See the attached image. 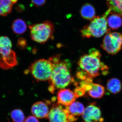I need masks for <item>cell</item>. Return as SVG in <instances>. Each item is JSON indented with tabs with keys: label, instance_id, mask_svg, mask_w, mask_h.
Masks as SVG:
<instances>
[{
	"label": "cell",
	"instance_id": "7402d4cb",
	"mask_svg": "<svg viewBox=\"0 0 122 122\" xmlns=\"http://www.w3.org/2000/svg\"><path fill=\"white\" fill-rule=\"evenodd\" d=\"M17 45L19 49H24L27 46V42L25 39L21 38L18 40Z\"/></svg>",
	"mask_w": 122,
	"mask_h": 122
},
{
	"label": "cell",
	"instance_id": "44dd1931",
	"mask_svg": "<svg viewBox=\"0 0 122 122\" xmlns=\"http://www.w3.org/2000/svg\"><path fill=\"white\" fill-rule=\"evenodd\" d=\"M73 92L76 98H77L85 95L86 91L82 87L77 86Z\"/></svg>",
	"mask_w": 122,
	"mask_h": 122
},
{
	"label": "cell",
	"instance_id": "7c38bea8",
	"mask_svg": "<svg viewBox=\"0 0 122 122\" xmlns=\"http://www.w3.org/2000/svg\"><path fill=\"white\" fill-rule=\"evenodd\" d=\"M66 109L69 114L76 118L82 115L85 109L83 104L77 101H75L68 106L66 107Z\"/></svg>",
	"mask_w": 122,
	"mask_h": 122
},
{
	"label": "cell",
	"instance_id": "5bb4252c",
	"mask_svg": "<svg viewBox=\"0 0 122 122\" xmlns=\"http://www.w3.org/2000/svg\"><path fill=\"white\" fill-rule=\"evenodd\" d=\"M80 14L83 18L89 20H92L96 17L94 8L89 3H86L82 6L80 10Z\"/></svg>",
	"mask_w": 122,
	"mask_h": 122
},
{
	"label": "cell",
	"instance_id": "4fadbf2b",
	"mask_svg": "<svg viewBox=\"0 0 122 122\" xmlns=\"http://www.w3.org/2000/svg\"><path fill=\"white\" fill-rule=\"evenodd\" d=\"M106 88L107 91L111 93L116 94L120 92L122 90V82L118 79L112 78L107 80Z\"/></svg>",
	"mask_w": 122,
	"mask_h": 122
},
{
	"label": "cell",
	"instance_id": "d6986e66",
	"mask_svg": "<svg viewBox=\"0 0 122 122\" xmlns=\"http://www.w3.org/2000/svg\"><path fill=\"white\" fill-rule=\"evenodd\" d=\"M13 5L10 0H0V16H6L10 14Z\"/></svg>",
	"mask_w": 122,
	"mask_h": 122
},
{
	"label": "cell",
	"instance_id": "cb8c5ba5",
	"mask_svg": "<svg viewBox=\"0 0 122 122\" xmlns=\"http://www.w3.org/2000/svg\"><path fill=\"white\" fill-rule=\"evenodd\" d=\"M33 4L36 7H39L44 5L46 0H30Z\"/></svg>",
	"mask_w": 122,
	"mask_h": 122
},
{
	"label": "cell",
	"instance_id": "9a60e30c",
	"mask_svg": "<svg viewBox=\"0 0 122 122\" xmlns=\"http://www.w3.org/2000/svg\"><path fill=\"white\" fill-rule=\"evenodd\" d=\"M92 88L88 92L89 95L95 99L102 98L105 94L104 86L97 83H91Z\"/></svg>",
	"mask_w": 122,
	"mask_h": 122
},
{
	"label": "cell",
	"instance_id": "30bf717a",
	"mask_svg": "<svg viewBox=\"0 0 122 122\" xmlns=\"http://www.w3.org/2000/svg\"><path fill=\"white\" fill-rule=\"evenodd\" d=\"M33 115L39 118H48L50 110L48 105L42 102H38L33 105L31 109Z\"/></svg>",
	"mask_w": 122,
	"mask_h": 122
},
{
	"label": "cell",
	"instance_id": "6da1fadb",
	"mask_svg": "<svg viewBox=\"0 0 122 122\" xmlns=\"http://www.w3.org/2000/svg\"><path fill=\"white\" fill-rule=\"evenodd\" d=\"M61 55L50 58L53 70L49 82V91L52 93L56 90L65 89L75 82L71 73V64L68 60H61Z\"/></svg>",
	"mask_w": 122,
	"mask_h": 122
},
{
	"label": "cell",
	"instance_id": "83f0119b",
	"mask_svg": "<svg viewBox=\"0 0 122 122\" xmlns=\"http://www.w3.org/2000/svg\"><path fill=\"white\" fill-rule=\"evenodd\" d=\"M18 0H10L11 2H12L13 4H16V3L18 1Z\"/></svg>",
	"mask_w": 122,
	"mask_h": 122
},
{
	"label": "cell",
	"instance_id": "52a82bcc",
	"mask_svg": "<svg viewBox=\"0 0 122 122\" xmlns=\"http://www.w3.org/2000/svg\"><path fill=\"white\" fill-rule=\"evenodd\" d=\"M59 103L52 105L48 118L50 122H71L70 116L67 110Z\"/></svg>",
	"mask_w": 122,
	"mask_h": 122
},
{
	"label": "cell",
	"instance_id": "2e32d148",
	"mask_svg": "<svg viewBox=\"0 0 122 122\" xmlns=\"http://www.w3.org/2000/svg\"><path fill=\"white\" fill-rule=\"evenodd\" d=\"M107 4L110 9L111 13L122 17V0H107Z\"/></svg>",
	"mask_w": 122,
	"mask_h": 122
},
{
	"label": "cell",
	"instance_id": "8fae6325",
	"mask_svg": "<svg viewBox=\"0 0 122 122\" xmlns=\"http://www.w3.org/2000/svg\"><path fill=\"white\" fill-rule=\"evenodd\" d=\"M17 63L16 55L13 51L9 55L0 58V68L3 69H9L16 66Z\"/></svg>",
	"mask_w": 122,
	"mask_h": 122
},
{
	"label": "cell",
	"instance_id": "f1b7e54d",
	"mask_svg": "<svg viewBox=\"0 0 122 122\" xmlns=\"http://www.w3.org/2000/svg\"></svg>",
	"mask_w": 122,
	"mask_h": 122
},
{
	"label": "cell",
	"instance_id": "9c48e42d",
	"mask_svg": "<svg viewBox=\"0 0 122 122\" xmlns=\"http://www.w3.org/2000/svg\"><path fill=\"white\" fill-rule=\"evenodd\" d=\"M73 92L69 89H63L58 92L57 99L59 104L66 107L71 105L76 100Z\"/></svg>",
	"mask_w": 122,
	"mask_h": 122
},
{
	"label": "cell",
	"instance_id": "e0dca14e",
	"mask_svg": "<svg viewBox=\"0 0 122 122\" xmlns=\"http://www.w3.org/2000/svg\"><path fill=\"white\" fill-rule=\"evenodd\" d=\"M111 14L107 19V24L111 29L116 30L122 26V17L117 14Z\"/></svg>",
	"mask_w": 122,
	"mask_h": 122
},
{
	"label": "cell",
	"instance_id": "8992f818",
	"mask_svg": "<svg viewBox=\"0 0 122 122\" xmlns=\"http://www.w3.org/2000/svg\"><path fill=\"white\" fill-rule=\"evenodd\" d=\"M111 29H109L106 34L101 46L107 53L114 55L122 49V33L111 32Z\"/></svg>",
	"mask_w": 122,
	"mask_h": 122
},
{
	"label": "cell",
	"instance_id": "ac0fdd59",
	"mask_svg": "<svg viewBox=\"0 0 122 122\" xmlns=\"http://www.w3.org/2000/svg\"><path fill=\"white\" fill-rule=\"evenodd\" d=\"M11 28L14 33L22 34L26 31L27 26L24 20L19 18L14 21Z\"/></svg>",
	"mask_w": 122,
	"mask_h": 122
},
{
	"label": "cell",
	"instance_id": "603a6c76",
	"mask_svg": "<svg viewBox=\"0 0 122 122\" xmlns=\"http://www.w3.org/2000/svg\"><path fill=\"white\" fill-rule=\"evenodd\" d=\"M76 76L78 78L81 79L82 81L85 80L86 78H88L86 73L82 70H81V71H79L77 72Z\"/></svg>",
	"mask_w": 122,
	"mask_h": 122
},
{
	"label": "cell",
	"instance_id": "5b68a950",
	"mask_svg": "<svg viewBox=\"0 0 122 122\" xmlns=\"http://www.w3.org/2000/svg\"><path fill=\"white\" fill-rule=\"evenodd\" d=\"M52 70V63L49 58L36 60L31 64L29 68L32 76L37 81H49Z\"/></svg>",
	"mask_w": 122,
	"mask_h": 122
},
{
	"label": "cell",
	"instance_id": "ffe728a7",
	"mask_svg": "<svg viewBox=\"0 0 122 122\" xmlns=\"http://www.w3.org/2000/svg\"><path fill=\"white\" fill-rule=\"evenodd\" d=\"M11 117L14 122H24L25 119L24 112L20 109H14L12 111Z\"/></svg>",
	"mask_w": 122,
	"mask_h": 122
},
{
	"label": "cell",
	"instance_id": "ba28073f",
	"mask_svg": "<svg viewBox=\"0 0 122 122\" xmlns=\"http://www.w3.org/2000/svg\"><path fill=\"white\" fill-rule=\"evenodd\" d=\"M82 122H103L104 119L102 116L100 108L93 103L85 108L82 114Z\"/></svg>",
	"mask_w": 122,
	"mask_h": 122
},
{
	"label": "cell",
	"instance_id": "484cf974",
	"mask_svg": "<svg viewBox=\"0 0 122 122\" xmlns=\"http://www.w3.org/2000/svg\"><path fill=\"white\" fill-rule=\"evenodd\" d=\"M24 122H39L37 118L34 116H29L26 118Z\"/></svg>",
	"mask_w": 122,
	"mask_h": 122
},
{
	"label": "cell",
	"instance_id": "d4e9b609",
	"mask_svg": "<svg viewBox=\"0 0 122 122\" xmlns=\"http://www.w3.org/2000/svg\"><path fill=\"white\" fill-rule=\"evenodd\" d=\"M89 54L100 58L102 57V56L100 51L97 49H95V48L91 49L89 51Z\"/></svg>",
	"mask_w": 122,
	"mask_h": 122
},
{
	"label": "cell",
	"instance_id": "277c9868",
	"mask_svg": "<svg viewBox=\"0 0 122 122\" xmlns=\"http://www.w3.org/2000/svg\"><path fill=\"white\" fill-rule=\"evenodd\" d=\"M29 27L32 39L40 44H44L48 41L52 37L54 32L53 24L49 20L30 25Z\"/></svg>",
	"mask_w": 122,
	"mask_h": 122
},
{
	"label": "cell",
	"instance_id": "7a4b0ae2",
	"mask_svg": "<svg viewBox=\"0 0 122 122\" xmlns=\"http://www.w3.org/2000/svg\"><path fill=\"white\" fill-rule=\"evenodd\" d=\"M78 64L81 70L86 73L88 78L93 79L99 76L100 71L104 75L109 74V68L101 61L100 57L92 55L89 54L82 56Z\"/></svg>",
	"mask_w": 122,
	"mask_h": 122
},
{
	"label": "cell",
	"instance_id": "4316f807",
	"mask_svg": "<svg viewBox=\"0 0 122 122\" xmlns=\"http://www.w3.org/2000/svg\"><path fill=\"white\" fill-rule=\"evenodd\" d=\"M16 11L18 13H21L24 11L25 10V6L23 5L19 4L17 5L15 8Z\"/></svg>",
	"mask_w": 122,
	"mask_h": 122
},
{
	"label": "cell",
	"instance_id": "3957f363",
	"mask_svg": "<svg viewBox=\"0 0 122 122\" xmlns=\"http://www.w3.org/2000/svg\"><path fill=\"white\" fill-rule=\"evenodd\" d=\"M110 13V9H108L102 16L96 17L89 24L85 25L81 30L82 37L99 38L106 33L109 29L107 28V18Z\"/></svg>",
	"mask_w": 122,
	"mask_h": 122
}]
</instances>
